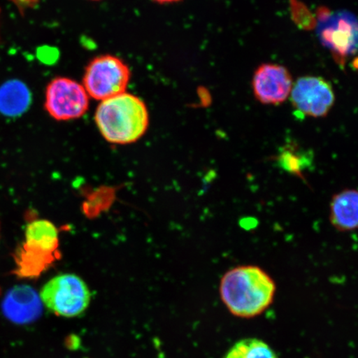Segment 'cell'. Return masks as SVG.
<instances>
[{"instance_id":"cell-1","label":"cell","mask_w":358,"mask_h":358,"mask_svg":"<svg viewBox=\"0 0 358 358\" xmlns=\"http://www.w3.org/2000/svg\"><path fill=\"white\" fill-rule=\"evenodd\" d=\"M274 279L262 267L238 266L222 275L219 285L222 301L232 315L243 319L261 315L274 302Z\"/></svg>"},{"instance_id":"cell-2","label":"cell","mask_w":358,"mask_h":358,"mask_svg":"<svg viewBox=\"0 0 358 358\" xmlns=\"http://www.w3.org/2000/svg\"><path fill=\"white\" fill-rule=\"evenodd\" d=\"M95 122L106 141L112 144H131L147 131L149 110L140 97L124 92L101 101Z\"/></svg>"},{"instance_id":"cell-3","label":"cell","mask_w":358,"mask_h":358,"mask_svg":"<svg viewBox=\"0 0 358 358\" xmlns=\"http://www.w3.org/2000/svg\"><path fill=\"white\" fill-rule=\"evenodd\" d=\"M59 236L55 224L34 220L27 226L24 243L17 249L13 274L22 279H37L60 258Z\"/></svg>"},{"instance_id":"cell-4","label":"cell","mask_w":358,"mask_h":358,"mask_svg":"<svg viewBox=\"0 0 358 358\" xmlns=\"http://www.w3.org/2000/svg\"><path fill=\"white\" fill-rule=\"evenodd\" d=\"M42 303L57 316L75 317L87 310L92 294L86 282L73 274L53 277L40 293Z\"/></svg>"},{"instance_id":"cell-5","label":"cell","mask_w":358,"mask_h":358,"mask_svg":"<svg viewBox=\"0 0 358 358\" xmlns=\"http://www.w3.org/2000/svg\"><path fill=\"white\" fill-rule=\"evenodd\" d=\"M317 38L333 56L343 62L357 49V20L347 10L330 12L320 8L316 27Z\"/></svg>"},{"instance_id":"cell-6","label":"cell","mask_w":358,"mask_h":358,"mask_svg":"<svg viewBox=\"0 0 358 358\" xmlns=\"http://www.w3.org/2000/svg\"><path fill=\"white\" fill-rule=\"evenodd\" d=\"M131 76L129 66L119 57L102 55L87 66L83 86L90 97L102 101L125 92Z\"/></svg>"},{"instance_id":"cell-7","label":"cell","mask_w":358,"mask_h":358,"mask_svg":"<svg viewBox=\"0 0 358 358\" xmlns=\"http://www.w3.org/2000/svg\"><path fill=\"white\" fill-rule=\"evenodd\" d=\"M90 96L82 84L67 78L53 79L46 90L45 109L59 122L82 117L89 109Z\"/></svg>"},{"instance_id":"cell-8","label":"cell","mask_w":358,"mask_h":358,"mask_svg":"<svg viewBox=\"0 0 358 358\" xmlns=\"http://www.w3.org/2000/svg\"><path fill=\"white\" fill-rule=\"evenodd\" d=\"M291 102L299 113L313 118L324 117L334 105L332 86L320 77L306 76L296 80L290 92Z\"/></svg>"},{"instance_id":"cell-9","label":"cell","mask_w":358,"mask_h":358,"mask_svg":"<svg viewBox=\"0 0 358 358\" xmlns=\"http://www.w3.org/2000/svg\"><path fill=\"white\" fill-rule=\"evenodd\" d=\"M293 85L289 71L278 64H262L253 76L254 95L265 105H279L287 100Z\"/></svg>"},{"instance_id":"cell-10","label":"cell","mask_w":358,"mask_h":358,"mask_svg":"<svg viewBox=\"0 0 358 358\" xmlns=\"http://www.w3.org/2000/svg\"><path fill=\"white\" fill-rule=\"evenodd\" d=\"M1 307L7 320L20 325L33 323L43 311L40 295L29 285H17L8 290Z\"/></svg>"},{"instance_id":"cell-11","label":"cell","mask_w":358,"mask_h":358,"mask_svg":"<svg viewBox=\"0 0 358 358\" xmlns=\"http://www.w3.org/2000/svg\"><path fill=\"white\" fill-rule=\"evenodd\" d=\"M329 221L340 232L355 231L358 226V192L345 189L333 196L329 205Z\"/></svg>"},{"instance_id":"cell-12","label":"cell","mask_w":358,"mask_h":358,"mask_svg":"<svg viewBox=\"0 0 358 358\" xmlns=\"http://www.w3.org/2000/svg\"><path fill=\"white\" fill-rule=\"evenodd\" d=\"M31 93L24 83L11 80L0 87V113L6 116L20 115L29 108Z\"/></svg>"},{"instance_id":"cell-13","label":"cell","mask_w":358,"mask_h":358,"mask_svg":"<svg viewBox=\"0 0 358 358\" xmlns=\"http://www.w3.org/2000/svg\"><path fill=\"white\" fill-rule=\"evenodd\" d=\"M224 358H278V356L262 340L245 338L236 343Z\"/></svg>"},{"instance_id":"cell-14","label":"cell","mask_w":358,"mask_h":358,"mask_svg":"<svg viewBox=\"0 0 358 358\" xmlns=\"http://www.w3.org/2000/svg\"><path fill=\"white\" fill-rule=\"evenodd\" d=\"M307 155L294 145H286L278 155V162L291 173L301 176L302 168L306 165Z\"/></svg>"},{"instance_id":"cell-15","label":"cell","mask_w":358,"mask_h":358,"mask_svg":"<svg viewBox=\"0 0 358 358\" xmlns=\"http://www.w3.org/2000/svg\"><path fill=\"white\" fill-rule=\"evenodd\" d=\"M155 1L159 3H170L180 1V0H155Z\"/></svg>"},{"instance_id":"cell-16","label":"cell","mask_w":358,"mask_h":358,"mask_svg":"<svg viewBox=\"0 0 358 358\" xmlns=\"http://www.w3.org/2000/svg\"><path fill=\"white\" fill-rule=\"evenodd\" d=\"M93 1H97V0H93Z\"/></svg>"}]
</instances>
